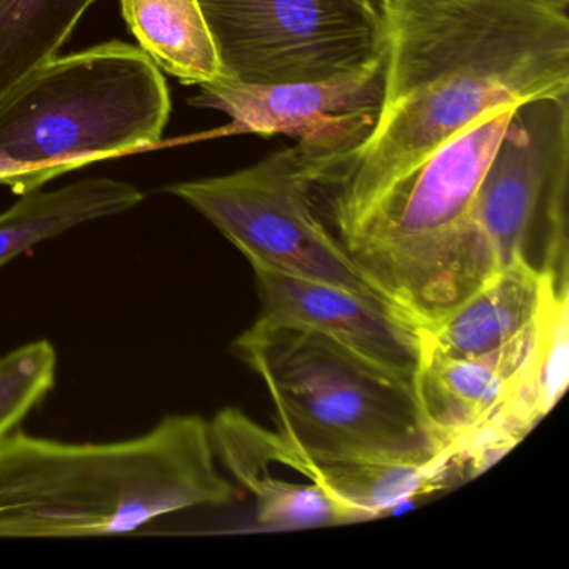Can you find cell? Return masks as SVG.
I'll return each instance as SVG.
<instances>
[{
	"mask_svg": "<svg viewBox=\"0 0 569 569\" xmlns=\"http://www.w3.org/2000/svg\"><path fill=\"white\" fill-rule=\"evenodd\" d=\"M379 9L375 129L341 158L308 159L312 208L335 238L486 109L569 92L566 11L539 0H379Z\"/></svg>",
	"mask_w": 569,
	"mask_h": 569,
	"instance_id": "obj_1",
	"label": "cell"
},
{
	"mask_svg": "<svg viewBox=\"0 0 569 569\" xmlns=\"http://www.w3.org/2000/svg\"><path fill=\"white\" fill-rule=\"evenodd\" d=\"M236 498L199 415L166 416L122 441L66 442L21 428L0 438V538L126 535Z\"/></svg>",
	"mask_w": 569,
	"mask_h": 569,
	"instance_id": "obj_2",
	"label": "cell"
},
{
	"mask_svg": "<svg viewBox=\"0 0 569 569\" xmlns=\"http://www.w3.org/2000/svg\"><path fill=\"white\" fill-rule=\"evenodd\" d=\"M171 116L161 69L112 41L58 56L0 104V184L22 196L66 172L158 148Z\"/></svg>",
	"mask_w": 569,
	"mask_h": 569,
	"instance_id": "obj_3",
	"label": "cell"
},
{
	"mask_svg": "<svg viewBox=\"0 0 569 569\" xmlns=\"http://www.w3.org/2000/svg\"><path fill=\"white\" fill-rule=\"evenodd\" d=\"M232 349L268 386L279 432L311 461L429 462L445 455L422 415L415 379L266 316Z\"/></svg>",
	"mask_w": 569,
	"mask_h": 569,
	"instance_id": "obj_4",
	"label": "cell"
},
{
	"mask_svg": "<svg viewBox=\"0 0 569 569\" xmlns=\"http://www.w3.org/2000/svg\"><path fill=\"white\" fill-rule=\"evenodd\" d=\"M309 189L308 161L295 146L232 174L178 182L166 191L204 216L252 268L382 298L326 228Z\"/></svg>",
	"mask_w": 569,
	"mask_h": 569,
	"instance_id": "obj_5",
	"label": "cell"
},
{
	"mask_svg": "<svg viewBox=\"0 0 569 569\" xmlns=\"http://www.w3.org/2000/svg\"><path fill=\"white\" fill-rule=\"evenodd\" d=\"M222 81H322L385 58L378 0H198Z\"/></svg>",
	"mask_w": 569,
	"mask_h": 569,
	"instance_id": "obj_6",
	"label": "cell"
},
{
	"mask_svg": "<svg viewBox=\"0 0 569 569\" xmlns=\"http://www.w3.org/2000/svg\"><path fill=\"white\" fill-rule=\"evenodd\" d=\"M569 92L516 106L476 196V236L496 271L525 256L568 282Z\"/></svg>",
	"mask_w": 569,
	"mask_h": 569,
	"instance_id": "obj_7",
	"label": "cell"
},
{
	"mask_svg": "<svg viewBox=\"0 0 569 569\" xmlns=\"http://www.w3.org/2000/svg\"><path fill=\"white\" fill-rule=\"evenodd\" d=\"M385 58L335 78L289 84L202 86L192 104L231 118L226 134L289 136L309 161L355 151L375 129L382 102Z\"/></svg>",
	"mask_w": 569,
	"mask_h": 569,
	"instance_id": "obj_8",
	"label": "cell"
},
{
	"mask_svg": "<svg viewBox=\"0 0 569 569\" xmlns=\"http://www.w3.org/2000/svg\"><path fill=\"white\" fill-rule=\"evenodd\" d=\"M545 312L528 331L491 355L458 359L422 349L416 396L449 458L481 429L495 428L521 441L541 421L529 396V375Z\"/></svg>",
	"mask_w": 569,
	"mask_h": 569,
	"instance_id": "obj_9",
	"label": "cell"
},
{
	"mask_svg": "<svg viewBox=\"0 0 569 569\" xmlns=\"http://www.w3.org/2000/svg\"><path fill=\"white\" fill-rule=\"evenodd\" d=\"M219 465L254 499L259 531H299L352 525L355 518L319 485L311 459L281 432L238 408L209 421Z\"/></svg>",
	"mask_w": 569,
	"mask_h": 569,
	"instance_id": "obj_10",
	"label": "cell"
},
{
	"mask_svg": "<svg viewBox=\"0 0 569 569\" xmlns=\"http://www.w3.org/2000/svg\"><path fill=\"white\" fill-rule=\"evenodd\" d=\"M252 269L261 316L318 332L396 375L415 379L422 356V328L405 311L378 296Z\"/></svg>",
	"mask_w": 569,
	"mask_h": 569,
	"instance_id": "obj_11",
	"label": "cell"
},
{
	"mask_svg": "<svg viewBox=\"0 0 569 569\" xmlns=\"http://www.w3.org/2000/svg\"><path fill=\"white\" fill-rule=\"evenodd\" d=\"M565 288L568 282L518 256L438 325L422 329V349L458 359L491 355L535 326Z\"/></svg>",
	"mask_w": 569,
	"mask_h": 569,
	"instance_id": "obj_12",
	"label": "cell"
},
{
	"mask_svg": "<svg viewBox=\"0 0 569 569\" xmlns=\"http://www.w3.org/2000/svg\"><path fill=\"white\" fill-rule=\"evenodd\" d=\"M142 199L144 194L136 186L109 178L22 194L8 211L0 212V266L86 222L131 211Z\"/></svg>",
	"mask_w": 569,
	"mask_h": 569,
	"instance_id": "obj_13",
	"label": "cell"
},
{
	"mask_svg": "<svg viewBox=\"0 0 569 569\" xmlns=\"http://www.w3.org/2000/svg\"><path fill=\"white\" fill-rule=\"evenodd\" d=\"M312 465L319 485L355 522L381 518L398 506L446 488L452 479L459 478L448 455L429 462L332 459L312 461Z\"/></svg>",
	"mask_w": 569,
	"mask_h": 569,
	"instance_id": "obj_14",
	"label": "cell"
},
{
	"mask_svg": "<svg viewBox=\"0 0 569 569\" xmlns=\"http://www.w3.org/2000/svg\"><path fill=\"white\" fill-rule=\"evenodd\" d=\"M121 11L159 69L199 88L222 81L218 51L198 0H121Z\"/></svg>",
	"mask_w": 569,
	"mask_h": 569,
	"instance_id": "obj_15",
	"label": "cell"
},
{
	"mask_svg": "<svg viewBox=\"0 0 569 569\" xmlns=\"http://www.w3.org/2000/svg\"><path fill=\"white\" fill-rule=\"evenodd\" d=\"M98 0H0V104L51 59Z\"/></svg>",
	"mask_w": 569,
	"mask_h": 569,
	"instance_id": "obj_16",
	"label": "cell"
},
{
	"mask_svg": "<svg viewBox=\"0 0 569 569\" xmlns=\"http://www.w3.org/2000/svg\"><path fill=\"white\" fill-rule=\"evenodd\" d=\"M58 376L51 342H28L0 358V438L14 431L44 401Z\"/></svg>",
	"mask_w": 569,
	"mask_h": 569,
	"instance_id": "obj_17",
	"label": "cell"
},
{
	"mask_svg": "<svg viewBox=\"0 0 569 569\" xmlns=\"http://www.w3.org/2000/svg\"><path fill=\"white\" fill-rule=\"evenodd\" d=\"M542 4L551 6V8L559 9V11L568 12L569 0H539Z\"/></svg>",
	"mask_w": 569,
	"mask_h": 569,
	"instance_id": "obj_18",
	"label": "cell"
},
{
	"mask_svg": "<svg viewBox=\"0 0 569 569\" xmlns=\"http://www.w3.org/2000/svg\"><path fill=\"white\" fill-rule=\"evenodd\" d=\"M378 4H379V0H378Z\"/></svg>",
	"mask_w": 569,
	"mask_h": 569,
	"instance_id": "obj_19",
	"label": "cell"
}]
</instances>
